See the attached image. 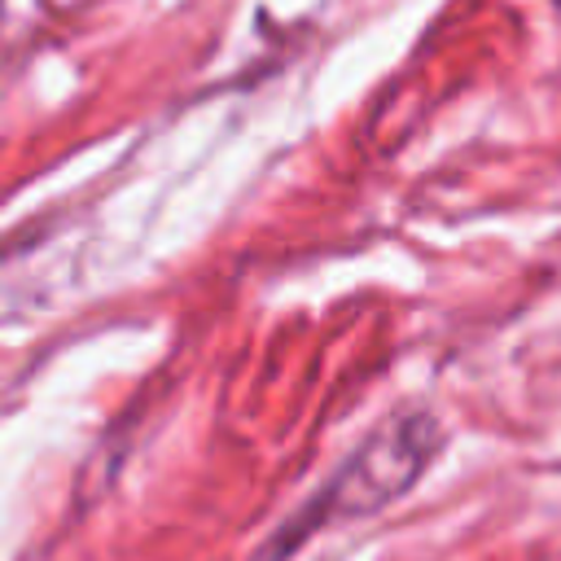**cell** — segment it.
I'll return each mask as SVG.
<instances>
[{
    "instance_id": "1",
    "label": "cell",
    "mask_w": 561,
    "mask_h": 561,
    "mask_svg": "<svg viewBox=\"0 0 561 561\" xmlns=\"http://www.w3.org/2000/svg\"><path fill=\"white\" fill-rule=\"evenodd\" d=\"M443 451V425L425 412H399L390 416L373 438H364L351 460L311 495L302 500L259 548L254 561H289L294 552H302V543L337 522H359L381 513L386 504H394L399 495H408L421 473L434 465V456Z\"/></svg>"
}]
</instances>
